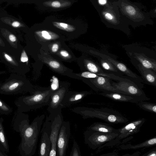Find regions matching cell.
Wrapping results in <instances>:
<instances>
[{"mask_svg":"<svg viewBox=\"0 0 156 156\" xmlns=\"http://www.w3.org/2000/svg\"><path fill=\"white\" fill-rule=\"evenodd\" d=\"M69 156H81L80 147L75 140L73 141Z\"/></svg>","mask_w":156,"mask_h":156,"instance_id":"obj_25","label":"cell"},{"mask_svg":"<svg viewBox=\"0 0 156 156\" xmlns=\"http://www.w3.org/2000/svg\"><path fill=\"white\" fill-rule=\"evenodd\" d=\"M92 92L90 91H81L69 90L65 96L62 104V109L65 107L77 104L81 101L83 98Z\"/></svg>","mask_w":156,"mask_h":156,"instance_id":"obj_16","label":"cell"},{"mask_svg":"<svg viewBox=\"0 0 156 156\" xmlns=\"http://www.w3.org/2000/svg\"><path fill=\"white\" fill-rule=\"evenodd\" d=\"M37 34L39 36L45 39L49 40L53 38L52 33L43 30L38 32Z\"/></svg>","mask_w":156,"mask_h":156,"instance_id":"obj_26","label":"cell"},{"mask_svg":"<svg viewBox=\"0 0 156 156\" xmlns=\"http://www.w3.org/2000/svg\"><path fill=\"white\" fill-rule=\"evenodd\" d=\"M44 114L37 116L30 125L27 121L21 126L20 132L21 137L19 147L21 156H33L35 154L39 135L43 121Z\"/></svg>","mask_w":156,"mask_h":156,"instance_id":"obj_1","label":"cell"},{"mask_svg":"<svg viewBox=\"0 0 156 156\" xmlns=\"http://www.w3.org/2000/svg\"><path fill=\"white\" fill-rule=\"evenodd\" d=\"M145 121L144 118L139 119L131 122L118 129V136L114 140L115 144L119 143L120 140L139 132Z\"/></svg>","mask_w":156,"mask_h":156,"instance_id":"obj_13","label":"cell"},{"mask_svg":"<svg viewBox=\"0 0 156 156\" xmlns=\"http://www.w3.org/2000/svg\"><path fill=\"white\" fill-rule=\"evenodd\" d=\"M51 5L54 7L59 8L61 6V3L58 1H54L51 3Z\"/></svg>","mask_w":156,"mask_h":156,"instance_id":"obj_31","label":"cell"},{"mask_svg":"<svg viewBox=\"0 0 156 156\" xmlns=\"http://www.w3.org/2000/svg\"><path fill=\"white\" fill-rule=\"evenodd\" d=\"M156 144V137L147 140L138 144L133 145L130 144H127L120 146V148L123 150L135 149L144 147H151Z\"/></svg>","mask_w":156,"mask_h":156,"instance_id":"obj_21","label":"cell"},{"mask_svg":"<svg viewBox=\"0 0 156 156\" xmlns=\"http://www.w3.org/2000/svg\"><path fill=\"white\" fill-rule=\"evenodd\" d=\"M9 38L10 40L12 42H14L16 40V37L12 34H11L9 35Z\"/></svg>","mask_w":156,"mask_h":156,"instance_id":"obj_34","label":"cell"},{"mask_svg":"<svg viewBox=\"0 0 156 156\" xmlns=\"http://www.w3.org/2000/svg\"><path fill=\"white\" fill-rule=\"evenodd\" d=\"M87 129L105 133H118L117 129L114 128L107 123L101 122L94 123L88 127Z\"/></svg>","mask_w":156,"mask_h":156,"instance_id":"obj_20","label":"cell"},{"mask_svg":"<svg viewBox=\"0 0 156 156\" xmlns=\"http://www.w3.org/2000/svg\"><path fill=\"white\" fill-rule=\"evenodd\" d=\"M112 3L118 7L129 26L134 28L141 26L153 24L150 13L144 11L136 3L128 0L115 1Z\"/></svg>","mask_w":156,"mask_h":156,"instance_id":"obj_2","label":"cell"},{"mask_svg":"<svg viewBox=\"0 0 156 156\" xmlns=\"http://www.w3.org/2000/svg\"><path fill=\"white\" fill-rule=\"evenodd\" d=\"M70 84L68 82H60L58 88L53 91L50 98L47 110L49 114L62 111V104L66 94L69 90Z\"/></svg>","mask_w":156,"mask_h":156,"instance_id":"obj_10","label":"cell"},{"mask_svg":"<svg viewBox=\"0 0 156 156\" xmlns=\"http://www.w3.org/2000/svg\"><path fill=\"white\" fill-rule=\"evenodd\" d=\"M98 11L102 22L108 27L122 31L129 35L130 31L126 19L122 15L118 7L110 1L105 6L98 5Z\"/></svg>","mask_w":156,"mask_h":156,"instance_id":"obj_3","label":"cell"},{"mask_svg":"<svg viewBox=\"0 0 156 156\" xmlns=\"http://www.w3.org/2000/svg\"><path fill=\"white\" fill-rule=\"evenodd\" d=\"M0 150L3 152H8L9 147L2 122H0Z\"/></svg>","mask_w":156,"mask_h":156,"instance_id":"obj_22","label":"cell"},{"mask_svg":"<svg viewBox=\"0 0 156 156\" xmlns=\"http://www.w3.org/2000/svg\"><path fill=\"white\" fill-rule=\"evenodd\" d=\"M141 76L144 82L146 84L156 87V73L146 68L141 64L131 62Z\"/></svg>","mask_w":156,"mask_h":156,"instance_id":"obj_17","label":"cell"},{"mask_svg":"<svg viewBox=\"0 0 156 156\" xmlns=\"http://www.w3.org/2000/svg\"><path fill=\"white\" fill-rule=\"evenodd\" d=\"M62 111L49 114L47 116L40 132H45L48 135L51 143V148L49 156H56V144L58 134L63 121Z\"/></svg>","mask_w":156,"mask_h":156,"instance_id":"obj_6","label":"cell"},{"mask_svg":"<svg viewBox=\"0 0 156 156\" xmlns=\"http://www.w3.org/2000/svg\"><path fill=\"white\" fill-rule=\"evenodd\" d=\"M58 48V45L57 44H54L52 47V51L54 52H56Z\"/></svg>","mask_w":156,"mask_h":156,"instance_id":"obj_32","label":"cell"},{"mask_svg":"<svg viewBox=\"0 0 156 156\" xmlns=\"http://www.w3.org/2000/svg\"><path fill=\"white\" fill-rule=\"evenodd\" d=\"M71 111L80 115L84 119L96 118L114 124L125 123L128 121L127 118L119 112L108 108L78 106L71 109Z\"/></svg>","mask_w":156,"mask_h":156,"instance_id":"obj_4","label":"cell"},{"mask_svg":"<svg viewBox=\"0 0 156 156\" xmlns=\"http://www.w3.org/2000/svg\"><path fill=\"white\" fill-rule=\"evenodd\" d=\"M0 108L4 110L7 111L8 110V108L0 100Z\"/></svg>","mask_w":156,"mask_h":156,"instance_id":"obj_33","label":"cell"},{"mask_svg":"<svg viewBox=\"0 0 156 156\" xmlns=\"http://www.w3.org/2000/svg\"><path fill=\"white\" fill-rule=\"evenodd\" d=\"M96 57L99 61L100 66L105 71L122 77L130 79L127 76H123L113 65L107 60L98 56Z\"/></svg>","mask_w":156,"mask_h":156,"instance_id":"obj_19","label":"cell"},{"mask_svg":"<svg viewBox=\"0 0 156 156\" xmlns=\"http://www.w3.org/2000/svg\"><path fill=\"white\" fill-rule=\"evenodd\" d=\"M118 136V133H105L87 129L84 133L85 143L93 150L115 144L114 140Z\"/></svg>","mask_w":156,"mask_h":156,"instance_id":"obj_8","label":"cell"},{"mask_svg":"<svg viewBox=\"0 0 156 156\" xmlns=\"http://www.w3.org/2000/svg\"><path fill=\"white\" fill-rule=\"evenodd\" d=\"M28 60L27 56L25 51H23L21 54V55L20 58V60L22 62H25L28 61Z\"/></svg>","mask_w":156,"mask_h":156,"instance_id":"obj_30","label":"cell"},{"mask_svg":"<svg viewBox=\"0 0 156 156\" xmlns=\"http://www.w3.org/2000/svg\"><path fill=\"white\" fill-rule=\"evenodd\" d=\"M70 133L69 122V121H63L58 134L56 144V156H66Z\"/></svg>","mask_w":156,"mask_h":156,"instance_id":"obj_12","label":"cell"},{"mask_svg":"<svg viewBox=\"0 0 156 156\" xmlns=\"http://www.w3.org/2000/svg\"><path fill=\"white\" fill-rule=\"evenodd\" d=\"M41 134L39 147V156H49L51 148V143L47 134L41 132Z\"/></svg>","mask_w":156,"mask_h":156,"instance_id":"obj_18","label":"cell"},{"mask_svg":"<svg viewBox=\"0 0 156 156\" xmlns=\"http://www.w3.org/2000/svg\"><path fill=\"white\" fill-rule=\"evenodd\" d=\"M4 56L6 59L9 61L12 62L13 61L12 58L8 54L5 53Z\"/></svg>","mask_w":156,"mask_h":156,"instance_id":"obj_36","label":"cell"},{"mask_svg":"<svg viewBox=\"0 0 156 156\" xmlns=\"http://www.w3.org/2000/svg\"><path fill=\"white\" fill-rule=\"evenodd\" d=\"M140 154V152L138 151L132 154H126L122 156L118 155L115 152L107 153L102 154L100 156H139Z\"/></svg>","mask_w":156,"mask_h":156,"instance_id":"obj_27","label":"cell"},{"mask_svg":"<svg viewBox=\"0 0 156 156\" xmlns=\"http://www.w3.org/2000/svg\"><path fill=\"white\" fill-rule=\"evenodd\" d=\"M136 104L139 108L143 110L154 113H156V105L155 103L142 101Z\"/></svg>","mask_w":156,"mask_h":156,"instance_id":"obj_23","label":"cell"},{"mask_svg":"<svg viewBox=\"0 0 156 156\" xmlns=\"http://www.w3.org/2000/svg\"><path fill=\"white\" fill-rule=\"evenodd\" d=\"M94 54L96 56L100 57L110 62L123 75L132 80L137 87L142 89L144 88L143 83L144 82L141 77L133 72L125 64L101 51H94Z\"/></svg>","mask_w":156,"mask_h":156,"instance_id":"obj_9","label":"cell"},{"mask_svg":"<svg viewBox=\"0 0 156 156\" xmlns=\"http://www.w3.org/2000/svg\"><path fill=\"white\" fill-rule=\"evenodd\" d=\"M113 82L112 86L117 90L126 93V94L133 96L147 97L142 89L135 84L125 81Z\"/></svg>","mask_w":156,"mask_h":156,"instance_id":"obj_14","label":"cell"},{"mask_svg":"<svg viewBox=\"0 0 156 156\" xmlns=\"http://www.w3.org/2000/svg\"><path fill=\"white\" fill-rule=\"evenodd\" d=\"M61 55L65 57H67L69 56L68 53L66 51L62 50L60 51Z\"/></svg>","mask_w":156,"mask_h":156,"instance_id":"obj_35","label":"cell"},{"mask_svg":"<svg viewBox=\"0 0 156 156\" xmlns=\"http://www.w3.org/2000/svg\"><path fill=\"white\" fill-rule=\"evenodd\" d=\"M20 25V23L18 21H14L12 24V25L14 27H17Z\"/></svg>","mask_w":156,"mask_h":156,"instance_id":"obj_37","label":"cell"},{"mask_svg":"<svg viewBox=\"0 0 156 156\" xmlns=\"http://www.w3.org/2000/svg\"><path fill=\"white\" fill-rule=\"evenodd\" d=\"M142 156H156V148L155 147Z\"/></svg>","mask_w":156,"mask_h":156,"instance_id":"obj_29","label":"cell"},{"mask_svg":"<svg viewBox=\"0 0 156 156\" xmlns=\"http://www.w3.org/2000/svg\"><path fill=\"white\" fill-rule=\"evenodd\" d=\"M53 91L50 86L47 87H36L33 93L24 99L26 110L36 109L48 105Z\"/></svg>","mask_w":156,"mask_h":156,"instance_id":"obj_7","label":"cell"},{"mask_svg":"<svg viewBox=\"0 0 156 156\" xmlns=\"http://www.w3.org/2000/svg\"><path fill=\"white\" fill-rule=\"evenodd\" d=\"M20 83L18 82H13L9 85L8 89L10 91H12L17 89L19 86Z\"/></svg>","mask_w":156,"mask_h":156,"instance_id":"obj_28","label":"cell"},{"mask_svg":"<svg viewBox=\"0 0 156 156\" xmlns=\"http://www.w3.org/2000/svg\"><path fill=\"white\" fill-rule=\"evenodd\" d=\"M52 23L55 27L68 32H72L75 30L74 27L67 23L58 22H53Z\"/></svg>","mask_w":156,"mask_h":156,"instance_id":"obj_24","label":"cell"},{"mask_svg":"<svg viewBox=\"0 0 156 156\" xmlns=\"http://www.w3.org/2000/svg\"><path fill=\"white\" fill-rule=\"evenodd\" d=\"M0 156H8L5 153L0 150Z\"/></svg>","mask_w":156,"mask_h":156,"instance_id":"obj_38","label":"cell"},{"mask_svg":"<svg viewBox=\"0 0 156 156\" xmlns=\"http://www.w3.org/2000/svg\"><path fill=\"white\" fill-rule=\"evenodd\" d=\"M80 80L88 85L94 91H108L124 94H126L114 88L112 85L110 79L96 74L94 77L89 78H81Z\"/></svg>","mask_w":156,"mask_h":156,"instance_id":"obj_11","label":"cell"},{"mask_svg":"<svg viewBox=\"0 0 156 156\" xmlns=\"http://www.w3.org/2000/svg\"><path fill=\"white\" fill-rule=\"evenodd\" d=\"M123 47L131 62L140 64L156 73V54L154 51L136 44Z\"/></svg>","mask_w":156,"mask_h":156,"instance_id":"obj_5","label":"cell"},{"mask_svg":"<svg viewBox=\"0 0 156 156\" xmlns=\"http://www.w3.org/2000/svg\"><path fill=\"white\" fill-rule=\"evenodd\" d=\"M99 94L116 101L136 104L141 101H146L150 99L147 97L133 96L108 91H102Z\"/></svg>","mask_w":156,"mask_h":156,"instance_id":"obj_15","label":"cell"}]
</instances>
